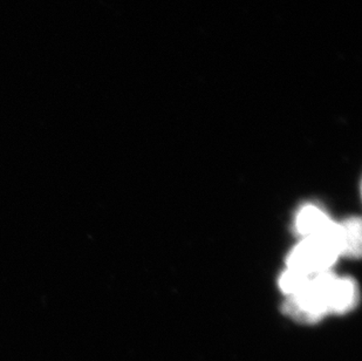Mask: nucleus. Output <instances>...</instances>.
I'll use <instances>...</instances> for the list:
<instances>
[{
  "mask_svg": "<svg viewBox=\"0 0 362 361\" xmlns=\"http://www.w3.org/2000/svg\"><path fill=\"white\" fill-rule=\"evenodd\" d=\"M335 276L329 271L312 277L308 285L284 304V312L300 323H317L329 312V293Z\"/></svg>",
  "mask_w": 362,
  "mask_h": 361,
  "instance_id": "1",
  "label": "nucleus"
},
{
  "mask_svg": "<svg viewBox=\"0 0 362 361\" xmlns=\"http://www.w3.org/2000/svg\"><path fill=\"white\" fill-rule=\"evenodd\" d=\"M338 256L334 234L326 237L304 239L288 256L287 268L308 276H315L329 271V268L334 264Z\"/></svg>",
  "mask_w": 362,
  "mask_h": 361,
  "instance_id": "2",
  "label": "nucleus"
},
{
  "mask_svg": "<svg viewBox=\"0 0 362 361\" xmlns=\"http://www.w3.org/2000/svg\"><path fill=\"white\" fill-rule=\"evenodd\" d=\"M335 224L317 205H306L299 210L296 218L297 232L304 239L332 236L334 234Z\"/></svg>",
  "mask_w": 362,
  "mask_h": 361,
  "instance_id": "3",
  "label": "nucleus"
},
{
  "mask_svg": "<svg viewBox=\"0 0 362 361\" xmlns=\"http://www.w3.org/2000/svg\"><path fill=\"white\" fill-rule=\"evenodd\" d=\"M335 246L339 255L360 257L361 255V221L352 217L335 225Z\"/></svg>",
  "mask_w": 362,
  "mask_h": 361,
  "instance_id": "4",
  "label": "nucleus"
},
{
  "mask_svg": "<svg viewBox=\"0 0 362 361\" xmlns=\"http://www.w3.org/2000/svg\"><path fill=\"white\" fill-rule=\"evenodd\" d=\"M359 299L356 284L351 278L335 277L329 293V312L345 314L356 306Z\"/></svg>",
  "mask_w": 362,
  "mask_h": 361,
  "instance_id": "5",
  "label": "nucleus"
},
{
  "mask_svg": "<svg viewBox=\"0 0 362 361\" xmlns=\"http://www.w3.org/2000/svg\"><path fill=\"white\" fill-rule=\"evenodd\" d=\"M312 277L287 268L286 271L281 275L279 287L288 296H294L308 285Z\"/></svg>",
  "mask_w": 362,
  "mask_h": 361,
  "instance_id": "6",
  "label": "nucleus"
}]
</instances>
